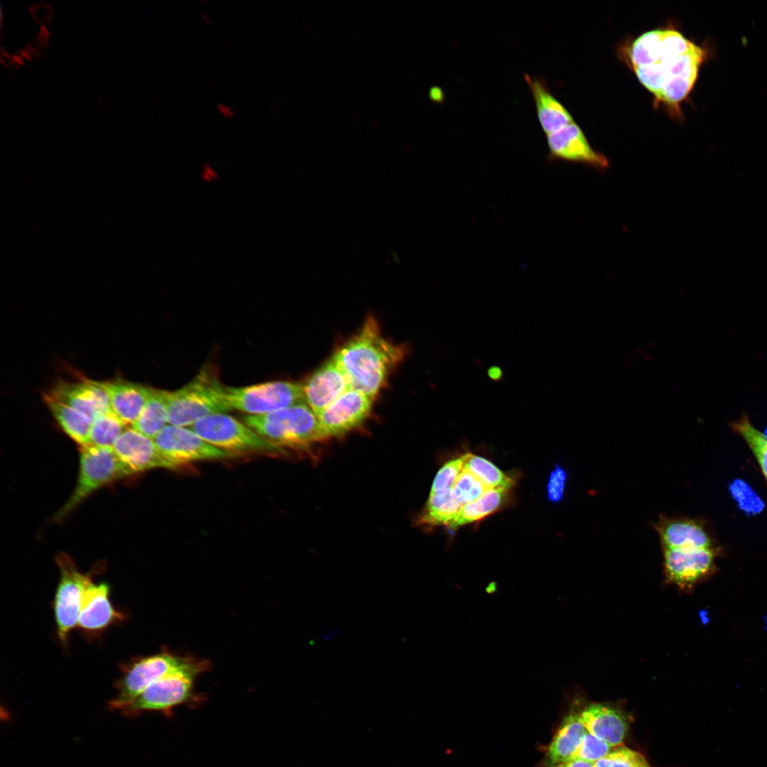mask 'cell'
Instances as JSON below:
<instances>
[{"label": "cell", "mask_w": 767, "mask_h": 767, "mask_svg": "<svg viewBox=\"0 0 767 767\" xmlns=\"http://www.w3.org/2000/svg\"><path fill=\"white\" fill-rule=\"evenodd\" d=\"M709 50L674 28L659 29L658 38L642 66L633 70L641 84L656 99L680 101L692 92Z\"/></svg>", "instance_id": "obj_1"}, {"label": "cell", "mask_w": 767, "mask_h": 767, "mask_svg": "<svg viewBox=\"0 0 767 767\" xmlns=\"http://www.w3.org/2000/svg\"><path fill=\"white\" fill-rule=\"evenodd\" d=\"M403 354L402 347L385 339L376 320L369 317L334 357L345 373L350 388L374 398Z\"/></svg>", "instance_id": "obj_2"}, {"label": "cell", "mask_w": 767, "mask_h": 767, "mask_svg": "<svg viewBox=\"0 0 767 767\" xmlns=\"http://www.w3.org/2000/svg\"><path fill=\"white\" fill-rule=\"evenodd\" d=\"M223 390L216 375L203 369L185 386L167 391L169 425L190 428L208 415L230 411Z\"/></svg>", "instance_id": "obj_3"}, {"label": "cell", "mask_w": 767, "mask_h": 767, "mask_svg": "<svg viewBox=\"0 0 767 767\" xmlns=\"http://www.w3.org/2000/svg\"><path fill=\"white\" fill-rule=\"evenodd\" d=\"M244 423L281 448L300 447L323 439L317 415L306 403L261 415H246Z\"/></svg>", "instance_id": "obj_4"}, {"label": "cell", "mask_w": 767, "mask_h": 767, "mask_svg": "<svg viewBox=\"0 0 767 767\" xmlns=\"http://www.w3.org/2000/svg\"><path fill=\"white\" fill-rule=\"evenodd\" d=\"M210 660L195 658L187 665L153 682L120 711L133 717L145 712H169L195 700V680L210 669Z\"/></svg>", "instance_id": "obj_5"}, {"label": "cell", "mask_w": 767, "mask_h": 767, "mask_svg": "<svg viewBox=\"0 0 767 767\" xmlns=\"http://www.w3.org/2000/svg\"><path fill=\"white\" fill-rule=\"evenodd\" d=\"M195 657L163 648L159 653L138 658L123 665L115 683L116 697L109 702L110 709L121 710L144 689L158 680L187 665Z\"/></svg>", "instance_id": "obj_6"}, {"label": "cell", "mask_w": 767, "mask_h": 767, "mask_svg": "<svg viewBox=\"0 0 767 767\" xmlns=\"http://www.w3.org/2000/svg\"><path fill=\"white\" fill-rule=\"evenodd\" d=\"M79 476L74 491L54 516L60 521L88 496L116 479L133 474L114 452L113 447L86 446L80 448Z\"/></svg>", "instance_id": "obj_7"}, {"label": "cell", "mask_w": 767, "mask_h": 767, "mask_svg": "<svg viewBox=\"0 0 767 767\" xmlns=\"http://www.w3.org/2000/svg\"><path fill=\"white\" fill-rule=\"evenodd\" d=\"M190 428L212 445L235 454L256 452L279 455L283 448L261 437L244 422L227 413L208 415Z\"/></svg>", "instance_id": "obj_8"}, {"label": "cell", "mask_w": 767, "mask_h": 767, "mask_svg": "<svg viewBox=\"0 0 767 767\" xmlns=\"http://www.w3.org/2000/svg\"><path fill=\"white\" fill-rule=\"evenodd\" d=\"M223 398L231 410L241 411L247 415H261L305 403L302 385L286 381L239 387L224 386Z\"/></svg>", "instance_id": "obj_9"}, {"label": "cell", "mask_w": 767, "mask_h": 767, "mask_svg": "<svg viewBox=\"0 0 767 767\" xmlns=\"http://www.w3.org/2000/svg\"><path fill=\"white\" fill-rule=\"evenodd\" d=\"M60 577L53 602L58 636L62 643L67 641L71 630L77 626L82 594L92 581L81 572L72 559L61 553L56 557Z\"/></svg>", "instance_id": "obj_10"}, {"label": "cell", "mask_w": 767, "mask_h": 767, "mask_svg": "<svg viewBox=\"0 0 767 767\" xmlns=\"http://www.w3.org/2000/svg\"><path fill=\"white\" fill-rule=\"evenodd\" d=\"M153 440L175 467L195 461L229 459L237 455L207 442L190 428L168 425Z\"/></svg>", "instance_id": "obj_11"}, {"label": "cell", "mask_w": 767, "mask_h": 767, "mask_svg": "<svg viewBox=\"0 0 767 767\" xmlns=\"http://www.w3.org/2000/svg\"><path fill=\"white\" fill-rule=\"evenodd\" d=\"M373 398L349 388L317 414L323 439L342 435L359 425L369 415Z\"/></svg>", "instance_id": "obj_12"}, {"label": "cell", "mask_w": 767, "mask_h": 767, "mask_svg": "<svg viewBox=\"0 0 767 767\" xmlns=\"http://www.w3.org/2000/svg\"><path fill=\"white\" fill-rule=\"evenodd\" d=\"M546 136L550 159L582 163L599 171L609 165L607 158L590 146L575 121Z\"/></svg>", "instance_id": "obj_13"}, {"label": "cell", "mask_w": 767, "mask_h": 767, "mask_svg": "<svg viewBox=\"0 0 767 767\" xmlns=\"http://www.w3.org/2000/svg\"><path fill=\"white\" fill-rule=\"evenodd\" d=\"M45 397L65 403L93 420L111 410L104 382L84 379L76 382L60 381Z\"/></svg>", "instance_id": "obj_14"}, {"label": "cell", "mask_w": 767, "mask_h": 767, "mask_svg": "<svg viewBox=\"0 0 767 767\" xmlns=\"http://www.w3.org/2000/svg\"><path fill=\"white\" fill-rule=\"evenodd\" d=\"M113 450L133 474L155 468L176 467L162 454L153 439L133 428L122 433Z\"/></svg>", "instance_id": "obj_15"}, {"label": "cell", "mask_w": 767, "mask_h": 767, "mask_svg": "<svg viewBox=\"0 0 767 767\" xmlns=\"http://www.w3.org/2000/svg\"><path fill=\"white\" fill-rule=\"evenodd\" d=\"M665 574L682 587L694 584L711 569L714 555L710 548H663Z\"/></svg>", "instance_id": "obj_16"}, {"label": "cell", "mask_w": 767, "mask_h": 767, "mask_svg": "<svg viewBox=\"0 0 767 767\" xmlns=\"http://www.w3.org/2000/svg\"><path fill=\"white\" fill-rule=\"evenodd\" d=\"M305 403L317 414L350 388L343 369L332 357L302 384Z\"/></svg>", "instance_id": "obj_17"}, {"label": "cell", "mask_w": 767, "mask_h": 767, "mask_svg": "<svg viewBox=\"0 0 767 767\" xmlns=\"http://www.w3.org/2000/svg\"><path fill=\"white\" fill-rule=\"evenodd\" d=\"M109 586L106 582L87 585L82 597L77 626L89 634L102 632L124 616L114 609L109 599Z\"/></svg>", "instance_id": "obj_18"}, {"label": "cell", "mask_w": 767, "mask_h": 767, "mask_svg": "<svg viewBox=\"0 0 767 767\" xmlns=\"http://www.w3.org/2000/svg\"><path fill=\"white\" fill-rule=\"evenodd\" d=\"M579 717L587 731L611 747L621 746L629 722L619 709L602 703H591L582 709Z\"/></svg>", "instance_id": "obj_19"}, {"label": "cell", "mask_w": 767, "mask_h": 767, "mask_svg": "<svg viewBox=\"0 0 767 767\" xmlns=\"http://www.w3.org/2000/svg\"><path fill=\"white\" fill-rule=\"evenodd\" d=\"M587 732L578 712H571L563 719L537 767H557L573 760Z\"/></svg>", "instance_id": "obj_20"}, {"label": "cell", "mask_w": 767, "mask_h": 767, "mask_svg": "<svg viewBox=\"0 0 767 767\" xmlns=\"http://www.w3.org/2000/svg\"><path fill=\"white\" fill-rule=\"evenodd\" d=\"M663 548H710L704 528L694 521L660 516L655 523Z\"/></svg>", "instance_id": "obj_21"}, {"label": "cell", "mask_w": 767, "mask_h": 767, "mask_svg": "<svg viewBox=\"0 0 767 767\" xmlns=\"http://www.w3.org/2000/svg\"><path fill=\"white\" fill-rule=\"evenodd\" d=\"M530 89L540 125L548 135L574 122L569 111L550 92L544 80L524 75Z\"/></svg>", "instance_id": "obj_22"}, {"label": "cell", "mask_w": 767, "mask_h": 767, "mask_svg": "<svg viewBox=\"0 0 767 767\" xmlns=\"http://www.w3.org/2000/svg\"><path fill=\"white\" fill-rule=\"evenodd\" d=\"M104 384L113 413L125 425L133 426L145 406L149 387L121 379Z\"/></svg>", "instance_id": "obj_23"}, {"label": "cell", "mask_w": 767, "mask_h": 767, "mask_svg": "<svg viewBox=\"0 0 767 767\" xmlns=\"http://www.w3.org/2000/svg\"><path fill=\"white\" fill-rule=\"evenodd\" d=\"M508 491L506 489H488L477 499L463 505L455 518L447 526L448 530L453 533L460 526L492 514L504 504Z\"/></svg>", "instance_id": "obj_24"}, {"label": "cell", "mask_w": 767, "mask_h": 767, "mask_svg": "<svg viewBox=\"0 0 767 767\" xmlns=\"http://www.w3.org/2000/svg\"><path fill=\"white\" fill-rule=\"evenodd\" d=\"M168 425L167 391L149 387L145 406L132 428L153 439Z\"/></svg>", "instance_id": "obj_25"}, {"label": "cell", "mask_w": 767, "mask_h": 767, "mask_svg": "<svg viewBox=\"0 0 767 767\" xmlns=\"http://www.w3.org/2000/svg\"><path fill=\"white\" fill-rule=\"evenodd\" d=\"M44 399L62 430L81 447L88 446L92 420L65 403L45 396Z\"/></svg>", "instance_id": "obj_26"}, {"label": "cell", "mask_w": 767, "mask_h": 767, "mask_svg": "<svg viewBox=\"0 0 767 767\" xmlns=\"http://www.w3.org/2000/svg\"><path fill=\"white\" fill-rule=\"evenodd\" d=\"M463 469L474 474L489 489L510 490L515 484L512 477L506 474L487 459L472 453L462 455Z\"/></svg>", "instance_id": "obj_27"}, {"label": "cell", "mask_w": 767, "mask_h": 767, "mask_svg": "<svg viewBox=\"0 0 767 767\" xmlns=\"http://www.w3.org/2000/svg\"><path fill=\"white\" fill-rule=\"evenodd\" d=\"M125 426L112 410L100 415L92 423L88 446L113 447Z\"/></svg>", "instance_id": "obj_28"}, {"label": "cell", "mask_w": 767, "mask_h": 767, "mask_svg": "<svg viewBox=\"0 0 767 767\" xmlns=\"http://www.w3.org/2000/svg\"><path fill=\"white\" fill-rule=\"evenodd\" d=\"M733 429L740 434L756 457L767 479V435L757 430L750 422L747 415H742L731 425Z\"/></svg>", "instance_id": "obj_29"}, {"label": "cell", "mask_w": 767, "mask_h": 767, "mask_svg": "<svg viewBox=\"0 0 767 767\" xmlns=\"http://www.w3.org/2000/svg\"><path fill=\"white\" fill-rule=\"evenodd\" d=\"M489 489L474 474L463 469L452 488L453 497L462 506L479 498Z\"/></svg>", "instance_id": "obj_30"}, {"label": "cell", "mask_w": 767, "mask_h": 767, "mask_svg": "<svg viewBox=\"0 0 767 767\" xmlns=\"http://www.w3.org/2000/svg\"><path fill=\"white\" fill-rule=\"evenodd\" d=\"M593 767H651L639 752L623 745L614 747L604 758L593 763Z\"/></svg>", "instance_id": "obj_31"}, {"label": "cell", "mask_w": 767, "mask_h": 767, "mask_svg": "<svg viewBox=\"0 0 767 767\" xmlns=\"http://www.w3.org/2000/svg\"><path fill=\"white\" fill-rule=\"evenodd\" d=\"M611 748L609 744L587 731L575 754L574 759L594 763L608 754Z\"/></svg>", "instance_id": "obj_32"}, {"label": "cell", "mask_w": 767, "mask_h": 767, "mask_svg": "<svg viewBox=\"0 0 767 767\" xmlns=\"http://www.w3.org/2000/svg\"><path fill=\"white\" fill-rule=\"evenodd\" d=\"M463 464L462 456L447 462L437 472L430 491L452 489L463 470Z\"/></svg>", "instance_id": "obj_33"}, {"label": "cell", "mask_w": 767, "mask_h": 767, "mask_svg": "<svg viewBox=\"0 0 767 767\" xmlns=\"http://www.w3.org/2000/svg\"><path fill=\"white\" fill-rule=\"evenodd\" d=\"M567 477V471L557 462L549 474L546 485V494L548 501L554 504H558L563 500Z\"/></svg>", "instance_id": "obj_34"}, {"label": "cell", "mask_w": 767, "mask_h": 767, "mask_svg": "<svg viewBox=\"0 0 767 767\" xmlns=\"http://www.w3.org/2000/svg\"><path fill=\"white\" fill-rule=\"evenodd\" d=\"M732 492L739 501L740 506L744 509L749 511L760 510L762 505L761 501L751 492L745 484L742 482L735 483L731 488Z\"/></svg>", "instance_id": "obj_35"}, {"label": "cell", "mask_w": 767, "mask_h": 767, "mask_svg": "<svg viewBox=\"0 0 767 767\" xmlns=\"http://www.w3.org/2000/svg\"><path fill=\"white\" fill-rule=\"evenodd\" d=\"M201 176L205 181L212 182L216 180L217 174L211 165L205 164L202 168Z\"/></svg>", "instance_id": "obj_36"}, {"label": "cell", "mask_w": 767, "mask_h": 767, "mask_svg": "<svg viewBox=\"0 0 767 767\" xmlns=\"http://www.w3.org/2000/svg\"><path fill=\"white\" fill-rule=\"evenodd\" d=\"M217 109L220 115L225 119H232L234 117V110L227 104L219 103L217 105Z\"/></svg>", "instance_id": "obj_37"}, {"label": "cell", "mask_w": 767, "mask_h": 767, "mask_svg": "<svg viewBox=\"0 0 767 767\" xmlns=\"http://www.w3.org/2000/svg\"><path fill=\"white\" fill-rule=\"evenodd\" d=\"M488 376L494 381H500L504 377V372L500 367L493 366L488 369Z\"/></svg>", "instance_id": "obj_38"}, {"label": "cell", "mask_w": 767, "mask_h": 767, "mask_svg": "<svg viewBox=\"0 0 767 767\" xmlns=\"http://www.w3.org/2000/svg\"><path fill=\"white\" fill-rule=\"evenodd\" d=\"M557 767H593V763L582 760L574 759Z\"/></svg>", "instance_id": "obj_39"}, {"label": "cell", "mask_w": 767, "mask_h": 767, "mask_svg": "<svg viewBox=\"0 0 767 767\" xmlns=\"http://www.w3.org/2000/svg\"><path fill=\"white\" fill-rule=\"evenodd\" d=\"M430 97H432L433 99H435V100L439 101L440 99L442 98V92L441 90H439L438 88H437V87L433 88L431 92H430Z\"/></svg>", "instance_id": "obj_40"}, {"label": "cell", "mask_w": 767, "mask_h": 767, "mask_svg": "<svg viewBox=\"0 0 767 767\" xmlns=\"http://www.w3.org/2000/svg\"><path fill=\"white\" fill-rule=\"evenodd\" d=\"M201 17L205 23L210 25L212 23V17L208 13L205 11L202 12Z\"/></svg>", "instance_id": "obj_41"}]
</instances>
